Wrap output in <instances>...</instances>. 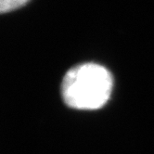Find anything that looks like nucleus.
<instances>
[{
  "mask_svg": "<svg viewBox=\"0 0 154 154\" xmlns=\"http://www.w3.org/2000/svg\"><path fill=\"white\" fill-rule=\"evenodd\" d=\"M112 76L103 66L85 63L66 72L61 85L64 102L77 109H100L109 100Z\"/></svg>",
  "mask_w": 154,
  "mask_h": 154,
  "instance_id": "f257e3e1",
  "label": "nucleus"
},
{
  "mask_svg": "<svg viewBox=\"0 0 154 154\" xmlns=\"http://www.w3.org/2000/svg\"><path fill=\"white\" fill-rule=\"evenodd\" d=\"M29 0H0V11L6 13L24 6Z\"/></svg>",
  "mask_w": 154,
  "mask_h": 154,
  "instance_id": "f03ea898",
  "label": "nucleus"
}]
</instances>
